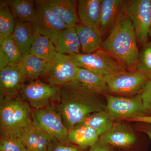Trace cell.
Listing matches in <instances>:
<instances>
[{
	"label": "cell",
	"mask_w": 151,
	"mask_h": 151,
	"mask_svg": "<svg viewBox=\"0 0 151 151\" xmlns=\"http://www.w3.org/2000/svg\"><path fill=\"white\" fill-rule=\"evenodd\" d=\"M143 107L147 116H151V79L140 93Z\"/></svg>",
	"instance_id": "obj_31"
},
{
	"label": "cell",
	"mask_w": 151,
	"mask_h": 151,
	"mask_svg": "<svg viewBox=\"0 0 151 151\" xmlns=\"http://www.w3.org/2000/svg\"><path fill=\"white\" fill-rule=\"evenodd\" d=\"M60 86L47 84L37 79L22 85L20 95L35 110L45 108L59 99Z\"/></svg>",
	"instance_id": "obj_7"
},
{
	"label": "cell",
	"mask_w": 151,
	"mask_h": 151,
	"mask_svg": "<svg viewBox=\"0 0 151 151\" xmlns=\"http://www.w3.org/2000/svg\"><path fill=\"white\" fill-rule=\"evenodd\" d=\"M137 70L151 73V42L143 45L139 50Z\"/></svg>",
	"instance_id": "obj_30"
},
{
	"label": "cell",
	"mask_w": 151,
	"mask_h": 151,
	"mask_svg": "<svg viewBox=\"0 0 151 151\" xmlns=\"http://www.w3.org/2000/svg\"><path fill=\"white\" fill-rule=\"evenodd\" d=\"M47 63L30 53L23 56L18 65L24 84L27 81L29 83L38 79L43 72Z\"/></svg>",
	"instance_id": "obj_20"
},
{
	"label": "cell",
	"mask_w": 151,
	"mask_h": 151,
	"mask_svg": "<svg viewBox=\"0 0 151 151\" xmlns=\"http://www.w3.org/2000/svg\"><path fill=\"white\" fill-rule=\"evenodd\" d=\"M67 142L51 138V143L49 151H78V149Z\"/></svg>",
	"instance_id": "obj_32"
},
{
	"label": "cell",
	"mask_w": 151,
	"mask_h": 151,
	"mask_svg": "<svg viewBox=\"0 0 151 151\" xmlns=\"http://www.w3.org/2000/svg\"><path fill=\"white\" fill-rule=\"evenodd\" d=\"M128 2L125 0H102L100 28L103 38L126 14Z\"/></svg>",
	"instance_id": "obj_12"
},
{
	"label": "cell",
	"mask_w": 151,
	"mask_h": 151,
	"mask_svg": "<svg viewBox=\"0 0 151 151\" xmlns=\"http://www.w3.org/2000/svg\"><path fill=\"white\" fill-rule=\"evenodd\" d=\"M60 21L68 27H76L79 22L76 6L73 0H43Z\"/></svg>",
	"instance_id": "obj_14"
},
{
	"label": "cell",
	"mask_w": 151,
	"mask_h": 151,
	"mask_svg": "<svg viewBox=\"0 0 151 151\" xmlns=\"http://www.w3.org/2000/svg\"><path fill=\"white\" fill-rule=\"evenodd\" d=\"M110 145L98 141L90 147L89 151H111Z\"/></svg>",
	"instance_id": "obj_33"
},
{
	"label": "cell",
	"mask_w": 151,
	"mask_h": 151,
	"mask_svg": "<svg viewBox=\"0 0 151 151\" xmlns=\"http://www.w3.org/2000/svg\"><path fill=\"white\" fill-rule=\"evenodd\" d=\"M22 151H32V150H29V149H28L27 148H24L22 150Z\"/></svg>",
	"instance_id": "obj_38"
},
{
	"label": "cell",
	"mask_w": 151,
	"mask_h": 151,
	"mask_svg": "<svg viewBox=\"0 0 151 151\" xmlns=\"http://www.w3.org/2000/svg\"><path fill=\"white\" fill-rule=\"evenodd\" d=\"M102 1L79 0L78 1L77 14L79 21L81 24L100 31V25Z\"/></svg>",
	"instance_id": "obj_16"
},
{
	"label": "cell",
	"mask_w": 151,
	"mask_h": 151,
	"mask_svg": "<svg viewBox=\"0 0 151 151\" xmlns=\"http://www.w3.org/2000/svg\"><path fill=\"white\" fill-rule=\"evenodd\" d=\"M109 93L117 96L131 97L140 94L151 79V73L138 70L124 72L106 76Z\"/></svg>",
	"instance_id": "obj_5"
},
{
	"label": "cell",
	"mask_w": 151,
	"mask_h": 151,
	"mask_svg": "<svg viewBox=\"0 0 151 151\" xmlns=\"http://www.w3.org/2000/svg\"><path fill=\"white\" fill-rule=\"evenodd\" d=\"M144 124L145 125L143 126L142 128L143 132L148 137L151 142V125L147 124Z\"/></svg>",
	"instance_id": "obj_36"
},
{
	"label": "cell",
	"mask_w": 151,
	"mask_h": 151,
	"mask_svg": "<svg viewBox=\"0 0 151 151\" xmlns=\"http://www.w3.org/2000/svg\"><path fill=\"white\" fill-rule=\"evenodd\" d=\"M114 123L106 110H103L89 114L75 127L86 126L92 128L100 137L109 132Z\"/></svg>",
	"instance_id": "obj_21"
},
{
	"label": "cell",
	"mask_w": 151,
	"mask_h": 151,
	"mask_svg": "<svg viewBox=\"0 0 151 151\" xmlns=\"http://www.w3.org/2000/svg\"><path fill=\"white\" fill-rule=\"evenodd\" d=\"M0 70L6 67L10 63L8 57L2 50H0Z\"/></svg>",
	"instance_id": "obj_34"
},
{
	"label": "cell",
	"mask_w": 151,
	"mask_h": 151,
	"mask_svg": "<svg viewBox=\"0 0 151 151\" xmlns=\"http://www.w3.org/2000/svg\"><path fill=\"white\" fill-rule=\"evenodd\" d=\"M35 4L37 17L33 24L37 32L48 37L55 45L60 33L69 27L56 17L43 0L36 1Z\"/></svg>",
	"instance_id": "obj_11"
},
{
	"label": "cell",
	"mask_w": 151,
	"mask_h": 151,
	"mask_svg": "<svg viewBox=\"0 0 151 151\" xmlns=\"http://www.w3.org/2000/svg\"><path fill=\"white\" fill-rule=\"evenodd\" d=\"M100 49L128 70H137L139 50L134 29L126 14L113 26Z\"/></svg>",
	"instance_id": "obj_2"
},
{
	"label": "cell",
	"mask_w": 151,
	"mask_h": 151,
	"mask_svg": "<svg viewBox=\"0 0 151 151\" xmlns=\"http://www.w3.org/2000/svg\"><path fill=\"white\" fill-rule=\"evenodd\" d=\"M24 148V146L17 136L11 134L1 135V151H22Z\"/></svg>",
	"instance_id": "obj_29"
},
{
	"label": "cell",
	"mask_w": 151,
	"mask_h": 151,
	"mask_svg": "<svg viewBox=\"0 0 151 151\" xmlns=\"http://www.w3.org/2000/svg\"><path fill=\"white\" fill-rule=\"evenodd\" d=\"M69 55L77 67L89 70L104 77L129 70L101 49L89 54L80 53Z\"/></svg>",
	"instance_id": "obj_4"
},
{
	"label": "cell",
	"mask_w": 151,
	"mask_h": 151,
	"mask_svg": "<svg viewBox=\"0 0 151 151\" xmlns=\"http://www.w3.org/2000/svg\"><path fill=\"white\" fill-rule=\"evenodd\" d=\"M106 96V110L113 122L129 121L138 116H147L143 107L140 94L131 97Z\"/></svg>",
	"instance_id": "obj_8"
},
{
	"label": "cell",
	"mask_w": 151,
	"mask_h": 151,
	"mask_svg": "<svg viewBox=\"0 0 151 151\" xmlns=\"http://www.w3.org/2000/svg\"><path fill=\"white\" fill-rule=\"evenodd\" d=\"M23 84L18 65L10 63L1 70L0 97L19 94Z\"/></svg>",
	"instance_id": "obj_15"
},
{
	"label": "cell",
	"mask_w": 151,
	"mask_h": 151,
	"mask_svg": "<svg viewBox=\"0 0 151 151\" xmlns=\"http://www.w3.org/2000/svg\"><path fill=\"white\" fill-rule=\"evenodd\" d=\"M130 122H139L143 124H147L151 125V116H138L130 119Z\"/></svg>",
	"instance_id": "obj_35"
},
{
	"label": "cell",
	"mask_w": 151,
	"mask_h": 151,
	"mask_svg": "<svg viewBox=\"0 0 151 151\" xmlns=\"http://www.w3.org/2000/svg\"><path fill=\"white\" fill-rule=\"evenodd\" d=\"M16 19L33 23L37 17L35 1L31 0L6 1Z\"/></svg>",
	"instance_id": "obj_23"
},
{
	"label": "cell",
	"mask_w": 151,
	"mask_h": 151,
	"mask_svg": "<svg viewBox=\"0 0 151 151\" xmlns=\"http://www.w3.org/2000/svg\"><path fill=\"white\" fill-rule=\"evenodd\" d=\"M81 46V53L89 54L99 50L103 42L100 30L79 24L76 27Z\"/></svg>",
	"instance_id": "obj_18"
},
{
	"label": "cell",
	"mask_w": 151,
	"mask_h": 151,
	"mask_svg": "<svg viewBox=\"0 0 151 151\" xmlns=\"http://www.w3.org/2000/svg\"><path fill=\"white\" fill-rule=\"evenodd\" d=\"M18 137L25 147L32 151H38L39 143L38 128L33 122L20 132Z\"/></svg>",
	"instance_id": "obj_27"
},
{
	"label": "cell",
	"mask_w": 151,
	"mask_h": 151,
	"mask_svg": "<svg viewBox=\"0 0 151 151\" xmlns=\"http://www.w3.org/2000/svg\"><path fill=\"white\" fill-rule=\"evenodd\" d=\"M137 140L131 126L121 121L114 123L109 132L100 137L99 141L110 145L126 147L134 145Z\"/></svg>",
	"instance_id": "obj_13"
},
{
	"label": "cell",
	"mask_w": 151,
	"mask_h": 151,
	"mask_svg": "<svg viewBox=\"0 0 151 151\" xmlns=\"http://www.w3.org/2000/svg\"><path fill=\"white\" fill-rule=\"evenodd\" d=\"M0 50L8 57L10 63L18 64L22 59L21 52L11 37L0 40Z\"/></svg>",
	"instance_id": "obj_28"
},
{
	"label": "cell",
	"mask_w": 151,
	"mask_h": 151,
	"mask_svg": "<svg viewBox=\"0 0 151 151\" xmlns=\"http://www.w3.org/2000/svg\"><path fill=\"white\" fill-rule=\"evenodd\" d=\"M57 53L55 46L50 40L37 32L30 49V54L48 62Z\"/></svg>",
	"instance_id": "obj_25"
},
{
	"label": "cell",
	"mask_w": 151,
	"mask_h": 151,
	"mask_svg": "<svg viewBox=\"0 0 151 151\" xmlns=\"http://www.w3.org/2000/svg\"><path fill=\"white\" fill-rule=\"evenodd\" d=\"M57 52L73 55L81 53V46L76 27L68 28L58 35L54 45Z\"/></svg>",
	"instance_id": "obj_19"
},
{
	"label": "cell",
	"mask_w": 151,
	"mask_h": 151,
	"mask_svg": "<svg viewBox=\"0 0 151 151\" xmlns=\"http://www.w3.org/2000/svg\"><path fill=\"white\" fill-rule=\"evenodd\" d=\"M15 18L6 1L0 2V40L11 37L16 25Z\"/></svg>",
	"instance_id": "obj_26"
},
{
	"label": "cell",
	"mask_w": 151,
	"mask_h": 151,
	"mask_svg": "<svg viewBox=\"0 0 151 151\" xmlns=\"http://www.w3.org/2000/svg\"><path fill=\"white\" fill-rule=\"evenodd\" d=\"M76 81H79L87 89L99 95L109 93L105 77L84 68H78Z\"/></svg>",
	"instance_id": "obj_22"
},
{
	"label": "cell",
	"mask_w": 151,
	"mask_h": 151,
	"mask_svg": "<svg viewBox=\"0 0 151 151\" xmlns=\"http://www.w3.org/2000/svg\"><path fill=\"white\" fill-rule=\"evenodd\" d=\"M149 37L150 38L151 40V26L150 27V30H149Z\"/></svg>",
	"instance_id": "obj_37"
},
{
	"label": "cell",
	"mask_w": 151,
	"mask_h": 151,
	"mask_svg": "<svg viewBox=\"0 0 151 151\" xmlns=\"http://www.w3.org/2000/svg\"><path fill=\"white\" fill-rule=\"evenodd\" d=\"M32 122L30 107L22 99L20 94L1 97V135L18 137L20 132Z\"/></svg>",
	"instance_id": "obj_3"
},
{
	"label": "cell",
	"mask_w": 151,
	"mask_h": 151,
	"mask_svg": "<svg viewBox=\"0 0 151 151\" xmlns=\"http://www.w3.org/2000/svg\"><path fill=\"white\" fill-rule=\"evenodd\" d=\"M16 20L15 27L11 37L24 56L29 54L37 31L32 23Z\"/></svg>",
	"instance_id": "obj_17"
},
{
	"label": "cell",
	"mask_w": 151,
	"mask_h": 151,
	"mask_svg": "<svg viewBox=\"0 0 151 151\" xmlns=\"http://www.w3.org/2000/svg\"><path fill=\"white\" fill-rule=\"evenodd\" d=\"M68 140L76 145L91 147L99 141V135L94 129L86 126L75 127L68 131Z\"/></svg>",
	"instance_id": "obj_24"
},
{
	"label": "cell",
	"mask_w": 151,
	"mask_h": 151,
	"mask_svg": "<svg viewBox=\"0 0 151 151\" xmlns=\"http://www.w3.org/2000/svg\"><path fill=\"white\" fill-rule=\"evenodd\" d=\"M126 14L134 29L138 44L147 42L151 26V0L129 1Z\"/></svg>",
	"instance_id": "obj_10"
},
{
	"label": "cell",
	"mask_w": 151,
	"mask_h": 151,
	"mask_svg": "<svg viewBox=\"0 0 151 151\" xmlns=\"http://www.w3.org/2000/svg\"><path fill=\"white\" fill-rule=\"evenodd\" d=\"M34 123L51 138L69 142L68 131L63 123L56 105L52 104L32 112Z\"/></svg>",
	"instance_id": "obj_9"
},
{
	"label": "cell",
	"mask_w": 151,
	"mask_h": 151,
	"mask_svg": "<svg viewBox=\"0 0 151 151\" xmlns=\"http://www.w3.org/2000/svg\"><path fill=\"white\" fill-rule=\"evenodd\" d=\"M99 94L76 80L60 86L56 107L68 131L74 128L89 114L106 110Z\"/></svg>",
	"instance_id": "obj_1"
},
{
	"label": "cell",
	"mask_w": 151,
	"mask_h": 151,
	"mask_svg": "<svg viewBox=\"0 0 151 151\" xmlns=\"http://www.w3.org/2000/svg\"><path fill=\"white\" fill-rule=\"evenodd\" d=\"M78 68L70 59L69 55L57 53L54 57L47 63L40 76L45 83L60 86L76 80Z\"/></svg>",
	"instance_id": "obj_6"
}]
</instances>
